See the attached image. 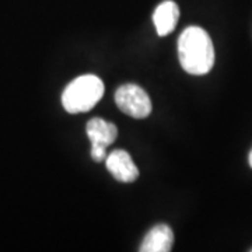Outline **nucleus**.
Instances as JSON below:
<instances>
[{"instance_id":"f257e3e1","label":"nucleus","mask_w":252,"mask_h":252,"mask_svg":"<svg viewBox=\"0 0 252 252\" xmlns=\"http://www.w3.org/2000/svg\"><path fill=\"white\" fill-rule=\"evenodd\" d=\"M178 58L182 69L193 76H203L215 64V48L203 28L188 27L178 39Z\"/></svg>"},{"instance_id":"f03ea898","label":"nucleus","mask_w":252,"mask_h":252,"mask_svg":"<svg viewBox=\"0 0 252 252\" xmlns=\"http://www.w3.org/2000/svg\"><path fill=\"white\" fill-rule=\"evenodd\" d=\"M104 95V83L94 74L80 76L64 89L63 108L69 114H81L93 109Z\"/></svg>"},{"instance_id":"7ed1b4c3","label":"nucleus","mask_w":252,"mask_h":252,"mask_svg":"<svg viewBox=\"0 0 252 252\" xmlns=\"http://www.w3.org/2000/svg\"><path fill=\"white\" fill-rule=\"evenodd\" d=\"M115 104L124 114L135 119L147 118L153 109L149 94L136 84L121 86L115 93Z\"/></svg>"},{"instance_id":"20e7f679","label":"nucleus","mask_w":252,"mask_h":252,"mask_svg":"<svg viewBox=\"0 0 252 252\" xmlns=\"http://www.w3.org/2000/svg\"><path fill=\"white\" fill-rule=\"evenodd\" d=\"M107 170H108L115 180L121 182H135L139 177V170L132 160L130 154L125 150H114L105 158Z\"/></svg>"},{"instance_id":"39448f33","label":"nucleus","mask_w":252,"mask_h":252,"mask_svg":"<svg viewBox=\"0 0 252 252\" xmlns=\"http://www.w3.org/2000/svg\"><path fill=\"white\" fill-rule=\"evenodd\" d=\"M174 245V233L167 224H157L146 234L140 244V252H170Z\"/></svg>"},{"instance_id":"423d86ee","label":"nucleus","mask_w":252,"mask_h":252,"mask_svg":"<svg viewBox=\"0 0 252 252\" xmlns=\"http://www.w3.org/2000/svg\"><path fill=\"white\" fill-rule=\"evenodd\" d=\"M180 18V9L175 1L165 0L156 9L153 14V21L157 34L160 36H165L171 34L177 27Z\"/></svg>"},{"instance_id":"0eeeda50","label":"nucleus","mask_w":252,"mask_h":252,"mask_svg":"<svg viewBox=\"0 0 252 252\" xmlns=\"http://www.w3.org/2000/svg\"><path fill=\"white\" fill-rule=\"evenodd\" d=\"M87 136L91 144H101L108 147L117 140L118 129L112 122L104 121L101 118H93L87 124Z\"/></svg>"},{"instance_id":"6e6552de","label":"nucleus","mask_w":252,"mask_h":252,"mask_svg":"<svg viewBox=\"0 0 252 252\" xmlns=\"http://www.w3.org/2000/svg\"><path fill=\"white\" fill-rule=\"evenodd\" d=\"M107 147L101 144H91V158L95 162L104 161L107 158Z\"/></svg>"},{"instance_id":"1a4fd4ad","label":"nucleus","mask_w":252,"mask_h":252,"mask_svg":"<svg viewBox=\"0 0 252 252\" xmlns=\"http://www.w3.org/2000/svg\"><path fill=\"white\" fill-rule=\"evenodd\" d=\"M248 161H250V165H251V168H252V150H251V153H250V157H248Z\"/></svg>"},{"instance_id":"9d476101","label":"nucleus","mask_w":252,"mask_h":252,"mask_svg":"<svg viewBox=\"0 0 252 252\" xmlns=\"http://www.w3.org/2000/svg\"><path fill=\"white\" fill-rule=\"evenodd\" d=\"M251 252H252V250H251Z\"/></svg>"}]
</instances>
